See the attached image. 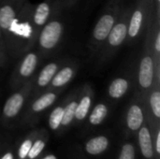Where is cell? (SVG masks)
<instances>
[{
    "instance_id": "cell-18",
    "label": "cell",
    "mask_w": 160,
    "mask_h": 159,
    "mask_svg": "<svg viewBox=\"0 0 160 159\" xmlns=\"http://www.w3.org/2000/svg\"><path fill=\"white\" fill-rule=\"evenodd\" d=\"M91 106V98L89 97H84L82 98L80 103L77 105L76 108V112H75V117L78 120H82L85 118L87 115L89 109Z\"/></svg>"
},
{
    "instance_id": "cell-14",
    "label": "cell",
    "mask_w": 160,
    "mask_h": 159,
    "mask_svg": "<svg viewBox=\"0 0 160 159\" xmlns=\"http://www.w3.org/2000/svg\"><path fill=\"white\" fill-rule=\"evenodd\" d=\"M73 76V70L70 67H65L60 70L53 78L52 79V84L54 87H61L68 83Z\"/></svg>"
},
{
    "instance_id": "cell-19",
    "label": "cell",
    "mask_w": 160,
    "mask_h": 159,
    "mask_svg": "<svg viewBox=\"0 0 160 159\" xmlns=\"http://www.w3.org/2000/svg\"><path fill=\"white\" fill-rule=\"evenodd\" d=\"M77 105H78V103L76 101H72L64 109L63 118H62V121H61L62 125L67 126V125H68L73 120V118L75 117V112H76Z\"/></svg>"
},
{
    "instance_id": "cell-3",
    "label": "cell",
    "mask_w": 160,
    "mask_h": 159,
    "mask_svg": "<svg viewBox=\"0 0 160 159\" xmlns=\"http://www.w3.org/2000/svg\"><path fill=\"white\" fill-rule=\"evenodd\" d=\"M114 25V18L111 14H105L103 15L97 22L93 36L97 40H104L108 37L112 26Z\"/></svg>"
},
{
    "instance_id": "cell-25",
    "label": "cell",
    "mask_w": 160,
    "mask_h": 159,
    "mask_svg": "<svg viewBox=\"0 0 160 159\" xmlns=\"http://www.w3.org/2000/svg\"><path fill=\"white\" fill-rule=\"evenodd\" d=\"M155 48L157 50V52H160V33L158 34L157 36V39H156V43H155Z\"/></svg>"
},
{
    "instance_id": "cell-29",
    "label": "cell",
    "mask_w": 160,
    "mask_h": 159,
    "mask_svg": "<svg viewBox=\"0 0 160 159\" xmlns=\"http://www.w3.org/2000/svg\"><path fill=\"white\" fill-rule=\"evenodd\" d=\"M158 2H160V0H158Z\"/></svg>"
},
{
    "instance_id": "cell-20",
    "label": "cell",
    "mask_w": 160,
    "mask_h": 159,
    "mask_svg": "<svg viewBox=\"0 0 160 159\" xmlns=\"http://www.w3.org/2000/svg\"><path fill=\"white\" fill-rule=\"evenodd\" d=\"M63 112H64V109L62 107H57L52 111V112L50 115V120H49L51 128L57 129L59 127V126L61 125L62 118H63Z\"/></svg>"
},
{
    "instance_id": "cell-16",
    "label": "cell",
    "mask_w": 160,
    "mask_h": 159,
    "mask_svg": "<svg viewBox=\"0 0 160 159\" xmlns=\"http://www.w3.org/2000/svg\"><path fill=\"white\" fill-rule=\"evenodd\" d=\"M50 15V6L47 3H41L38 6L35 15L34 22L38 25H43Z\"/></svg>"
},
{
    "instance_id": "cell-12",
    "label": "cell",
    "mask_w": 160,
    "mask_h": 159,
    "mask_svg": "<svg viewBox=\"0 0 160 159\" xmlns=\"http://www.w3.org/2000/svg\"><path fill=\"white\" fill-rule=\"evenodd\" d=\"M57 71V65L54 63L48 64L47 66L44 67V68L41 70L38 79V84L39 86H46L53 78Z\"/></svg>"
},
{
    "instance_id": "cell-26",
    "label": "cell",
    "mask_w": 160,
    "mask_h": 159,
    "mask_svg": "<svg viewBox=\"0 0 160 159\" xmlns=\"http://www.w3.org/2000/svg\"><path fill=\"white\" fill-rule=\"evenodd\" d=\"M157 151L158 153H160V133L158 135V140H157Z\"/></svg>"
},
{
    "instance_id": "cell-27",
    "label": "cell",
    "mask_w": 160,
    "mask_h": 159,
    "mask_svg": "<svg viewBox=\"0 0 160 159\" xmlns=\"http://www.w3.org/2000/svg\"><path fill=\"white\" fill-rule=\"evenodd\" d=\"M1 159H13V157H12V155L10 153H8V154H6Z\"/></svg>"
},
{
    "instance_id": "cell-17",
    "label": "cell",
    "mask_w": 160,
    "mask_h": 159,
    "mask_svg": "<svg viewBox=\"0 0 160 159\" xmlns=\"http://www.w3.org/2000/svg\"><path fill=\"white\" fill-rule=\"evenodd\" d=\"M108 113V109L104 104H98L93 110L90 115V123L92 125H99Z\"/></svg>"
},
{
    "instance_id": "cell-2",
    "label": "cell",
    "mask_w": 160,
    "mask_h": 159,
    "mask_svg": "<svg viewBox=\"0 0 160 159\" xmlns=\"http://www.w3.org/2000/svg\"><path fill=\"white\" fill-rule=\"evenodd\" d=\"M154 79V62L153 59L146 55L140 64L139 70V82L142 88H149L152 85Z\"/></svg>"
},
{
    "instance_id": "cell-24",
    "label": "cell",
    "mask_w": 160,
    "mask_h": 159,
    "mask_svg": "<svg viewBox=\"0 0 160 159\" xmlns=\"http://www.w3.org/2000/svg\"><path fill=\"white\" fill-rule=\"evenodd\" d=\"M31 146H32V142H31V141H28V140L25 141V142L22 144V146H21V148H20V150H19L20 158L23 159L27 157V155H28V153H29V151H30Z\"/></svg>"
},
{
    "instance_id": "cell-8",
    "label": "cell",
    "mask_w": 160,
    "mask_h": 159,
    "mask_svg": "<svg viewBox=\"0 0 160 159\" xmlns=\"http://www.w3.org/2000/svg\"><path fill=\"white\" fill-rule=\"evenodd\" d=\"M128 88V82L127 80L118 78L112 81L109 88V94L113 98H120L123 97Z\"/></svg>"
},
{
    "instance_id": "cell-15",
    "label": "cell",
    "mask_w": 160,
    "mask_h": 159,
    "mask_svg": "<svg viewBox=\"0 0 160 159\" xmlns=\"http://www.w3.org/2000/svg\"><path fill=\"white\" fill-rule=\"evenodd\" d=\"M55 98L56 97L53 93H47L34 102L32 109L34 112H41L46 108L50 107L54 102Z\"/></svg>"
},
{
    "instance_id": "cell-28",
    "label": "cell",
    "mask_w": 160,
    "mask_h": 159,
    "mask_svg": "<svg viewBox=\"0 0 160 159\" xmlns=\"http://www.w3.org/2000/svg\"><path fill=\"white\" fill-rule=\"evenodd\" d=\"M43 159H56V157H55L54 156H49V157H44Z\"/></svg>"
},
{
    "instance_id": "cell-5",
    "label": "cell",
    "mask_w": 160,
    "mask_h": 159,
    "mask_svg": "<svg viewBox=\"0 0 160 159\" xmlns=\"http://www.w3.org/2000/svg\"><path fill=\"white\" fill-rule=\"evenodd\" d=\"M128 34V27L124 22L117 23L112 26L108 38H109V43L112 46H119L126 38Z\"/></svg>"
},
{
    "instance_id": "cell-4",
    "label": "cell",
    "mask_w": 160,
    "mask_h": 159,
    "mask_svg": "<svg viewBox=\"0 0 160 159\" xmlns=\"http://www.w3.org/2000/svg\"><path fill=\"white\" fill-rule=\"evenodd\" d=\"M23 104V97L21 94L12 95L6 102L4 107V113L8 117H13L22 109Z\"/></svg>"
},
{
    "instance_id": "cell-21",
    "label": "cell",
    "mask_w": 160,
    "mask_h": 159,
    "mask_svg": "<svg viewBox=\"0 0 160 159\" xmlns=\"http://www.w3.org/2000/svg\"><path fill=\"white\" fill-rule=\"evenodd\" d=\"M150 104L154 114L157 117H160V93L158 91H156L151 95Z\"/></svg>"
},
{
    "instance_id": "cell-6",
    "label": "cell",
    "mask_w": 160,
    "mask_h": 159,
    "mask_svg": "<svg viewBox=\"0 0 160 159\" xmlns=\"http://www.w3.org/2000/svg\"><path fill=\"white\" fill-rule=\"evenodd\" d=\"M128 126L132 130H138L142 122H143V114L141 108L137 105H133L128 112Z\"/></svg>"
},
{
    "instance_id": "cell-13",
    "label": "cell",
    "mask_w": 160,
    "mask_h": 159,
    "mask_svg": "<svg viewBox=\"0 0 160 159\" xmlns=\"http://www.w3.org/2000/svg\"><path fill=\"white\" fill-rule=\"evenodd\" d=\"M142 20H143V15L141 10H136L130 20V23L128 29V34L129 35L130 37H135L142 27Z\"/></svg>"
},
{
    "instance_id": "cell-1",
    "label": "cell",
    "mask_w": 160,
    "mask_h": 159,
    "mask_svg": "<svg viewBox=\"0 0 160 159\" xmlns=\"http://www.w3.org/2000/svg\"><path fill=\"white\" fill-rule=\"evenodd\" d=\"M62 24L59 22H51L42 30L39 36V44L44 49L53 48L59 41L62 35Z\"/></svg>"
},
{
    "instance_id": "cell-10",
    "label": "cell",
    "mask_w": 160,
    "mask_h": 159,
    "mask_svg": "<svg viewBox=\"0 0 160 159\" xmlns=\"http://www.w3.org/2000/svg\"><path fill=\"white\" fill-rule=\"evenodd\" d=\"M15 21V11L10 6H4L0 8V27L9 29Z\"/></svg>"
},
{
    "instance_id": "cell-11",
    "label": "cell",
    "mask_w": 160,
    "mask_h": 159,
    "mask_svg": "<svg viewBox=\"0 0 160 159\" xmlns=\"http://www.w3.org/2000/svg\"><path fill=\"white\" fill-rule=\"evenodd\" d=\"M38 64V57L35 53H28L25 58L23 59L21 67H20V73L22 77H28L30 76Z\"/></svg>"
},
{
    "instance_id": "cell-7",
    "label": "cell",
    "mask_w": 160,
    "mask_h": 159,
    "mask_svg": "<svg viewBox=\"0 0 160 159\" xmlns=\"http://www.w3.org/2000/svg\"><path fill=\"white\" fill-rule=\"evenodd\" d=\"M139 140H140V145L141 150L146 158H150L153 156V147H152V141L150 132L147 127H142L140 130L139 133Z\"/></svg>"
},
{
    "instance_id": "cell-22",
    "label": "cell",
    "mask_w": 160,
    "mask_h": 159,
    "mask_svg": "<svg viewBox=\"0 0 160 159\" xmlns=\"http://www.w3.org/2000/svg\"><path fill=\"white\" fill-rule=\"evenodd\" d=\"M43 148H44V142H41V141H37L34 143V145L31 146L30 151H29V153H28L27 156L31 159L35 158V157H37L41 153V151L43 150Z\"/></svg>"
},
{
    "instance_id": "cell-23",
    "label": "cell",
    "mask_w": 160,
    "mask_h": 159,
    "mask_svg": "<svg viewBox=\"0 0 160 159\" xmlns=\"http://www.w3.org/2000/svg\"><path fill=\"white\" fill-rule=\"evenodd\" d=\"M119 159H135V151L132 145L126 144L121 151Z\"/></svg>"
},
{
    "instance_id": "cell-9",
    "label": "cell",
    "mask_w": 160,
    "mask_h": 159,
    "mask_svg": "<svg viewBox=\"0 0 160 159\" xmlns=\"http://www.w3.org/2000/svg\"><path fill=\"white\" fill-rule=\"evenodd\" d=\"M108 143L109 142H108L107 138H105L103 136L97 137V138L90 140L87 142L86 150L91 155H98L106 150V148L108 147Z\"/></svg>"
}]
</instances>
